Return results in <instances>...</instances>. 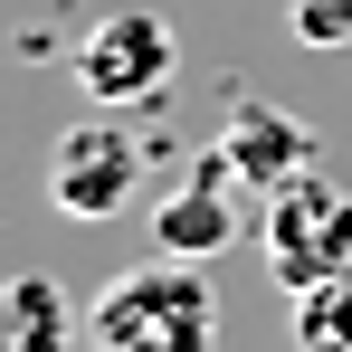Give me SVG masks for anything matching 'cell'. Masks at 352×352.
<instances>
[{
	"label": "cell",
	"mask_w": 352,
	"mask_h": 352,
	"mask_svg": "<svg viewBox=\"0 0 352 352\" xmlns=\"http://www.w3.org/2000/svg\"><path fill=\"white\" fill-rule=\"evenodd\" d=\"M295 343L305 352H352V276H324V286L295 295Z\"/></svg>",
	"instance_id": "cell-8"
},
{
	"label": "cell",
	"mask_w": 352,
	"mask_h": 352,
	"mask_svg": "<svg viewBox=\"0 0 352 352\" xmlns=\"http://www.w3.org/2000/svg\"><path fill=\"white\" fill-rule=\"evenodd\" d=\"M286 29L305 48H343L352 38V0H286Z\"/></svg>",
	"instance_id": "cell-9"
},
{
	"label": "cell",
	"mask_w": 352,
	"mask_h": 352,
	"mask_svg": "<svg viewBox=\"0 0 352 352\" xmlns=\"http://www.w3.org/2000/svg\"><path fill=\"white\" fill-rule=\"evenodd\" d=\"M172 76H181V38H172L162 10H105V19L86 29V48H76V86H86V105H105V115L153 105Z\"/></svg>",
	"instance_id": "cell-3"
},
{
	"label": "cell",
	"mask_w": 352,
	"mask_h": 352,
	"mask_svg": "<svg viewBox=\"0 0 352 352\" xmlns=\"http://www.w3.org/2000/svg\"><path fill=\"white\" fill-rule=\"evenodd\" d=\"M86 352H219V295L190 257H143L86 305Z\"/></svg>",
	"instance_id": "cell-1"
},
{
	"label": "cell",
	"mask_w": 352,
	"mask_h": 352,
	"mask_svg": "<svg viewBox=\"0 0 352 352\" xmlns=\"http://www.w3.org/2000/svg\"><path fill=\"white\" fill-rule=\"evenodd\" d=\"M86 314L67 305L58 276H10L0 286V352H76Z\"/></svg>",
	"instance_id": "cell-7"
},
{
	"label": "cell",
	"mask_w": 352,
	"mask_h": 352,
	"mask_svg": "<svg viewBox=\"0 0 352 352\" xmlns=\"http://www.w3.org/2000/svg\"><path fill=\"white\" fill-rule=\"evenodd\" d=\"M133 190H143V143L124 115L96 105L86 124L58 133V153H48V210L58 219H115V210H133Z\"/></svg>",
	"instance_id": "cell-4"
},
{
	"label": "cell",
	"mask_w": 352,
	"mask_h": 352,
	"mask_svg": "<svg viewBox=\"0 0 352 352\" xmlns=\"http://www.w3.org/2000/svg\"><path fill=\"white\" fill-rule=\"evenodd\" d=\"M210 153H219L248 190H286L295 172H314V133H305L295 115H276V105H257V96H238V105H229V124H219Z\"/></svg>",
	"instance_id": "cell-5"
},
{
	"label": "cell",
	"mask_w": 352,
	"mask_h": 352,
	"mask_svg": "<svg viewBox=\"0 0 352 352\" xmlns=\"http://www.w3.org/2000/svg\"><path fill=\"white\" fill-rule=\"evenodd\" d=\"M153 238H162V257H219V248H238V210H229V162L210 153L200 172L181 181V190H162L153 200Z\"/></svg>",
	"instance_id": "cell-6"
},
{
	"label": "cell",
	"mask_w": 352,
	"mask_h": 352,
	"mask_svg": "<svg viewBox=\"0 0 352 352\" xmlns=\"http://www.w3.org/2000/svg\"><path fill=\"white\" fill-rule=\"evenodd\" d=\"M267 267L286 295L352 276V190H333L324 172H295L286 190H267Z\"/></svg>",
	"instance_id": "cell-2"
}]
</instances>
